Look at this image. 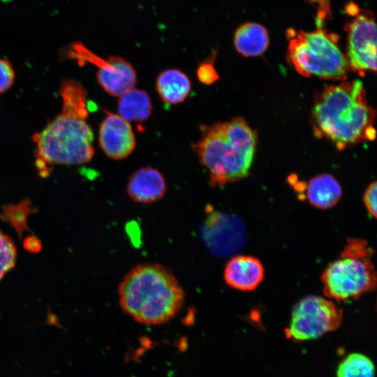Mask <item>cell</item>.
Masks as SVG:
<instances>
[{"label": "cell", "mask_w": 377, "mask_h": 377, "mask_svg": "<svg viewBox=\"0 0 377 377\" xmlns=\"http://www.w3.org/2000/svg\"><path fill=\"white\" fill-rule=\"evenodd\" d=\"M31 211L30 202L22 201L4 207L3 214L4 218L21 233L26 228L27 217Z\"/></svg>", "instance_id": "cell-19"}, {"label": "cell", "mask_w": 377, "mask_h": 377, "mask_svg": "<svg viewBox=\"0 0 377 377\" xmlns=\"http://www.w3.org/2000/svg\"><path fill=\"white\" fill-rule=\"evenodd\" d=\"M223 276L226 283L233 288L244 291L252 290L263 281L264 268L258 258L238 255L228 262Z\"/></svg>", "instance_id": "cell-12"}, {"label": "cell", "mask_w": 377, "mask_h": 377, "mask_svg": "<svg viewBox=\"0 0 377 377\" xmlns=\"http://www.w3.org/2000/svg\"><path fill=\"white\" fill-rule=\"evenodd\" d=\"M118 295L123 311L147 325L168 322L185 301L184 291L173 273L157 263L133 267L120 282Z\"/></svg>", "instance_id": "cell-3"}, {"label": "cell", "mask_w": 377, "mask_h": 377, "mask_svg": "<svg viewBox=\"0 0 377 377\" xmlns=\"http://www.w3.org/2000/svg\"><path fill=\"white\" fill-rule=\"evenodd\" d=\"M24 246L27 249L31 251H36L40 248L39 242L35 237H29L25 240Z\"/></svg>", "instance_id": "cell-24"}, {"label": "cell", "mask_w": 377, "mask_h": 377, "mask_svg": "<svg viewBox=\"0 0 377 377\" xmlns=\"http://www.w3.org/2000/svg\"><path fill=\"white\" fill-rule=\"evenodd\" d=\"M193 146L200 163L207 168L211 186H223L246 177L256 148V132L244 119L203 125Z\"/></svg>", "instance_id": "cell-4"}, {"label": "cell", "mask_w": 377, "mask_h": 377, "mask_svg": "<svg viewBox=\"0 0 377 377\" xmlns=\"http://www.w3.org/2000/svg\"><path fill=\"white\" fill-rule=\"evenodd\" d=\"M15 73L11 64L0 58V94L7 91L13 85Z\"/></svg>", "instance_id": "cell-22"}, {"label": "cell", "mask_w": 377, "mask_h": 377, "mask_svg": "<svg viewBox=\"0 0 377 377\" xmlns=\"http://www.w3.org/2000/svg\"><path fill=\"white\" fill-rule=\"evenodd\" d=\"M376 192L377 184L374 182L368 186L363 198L367 211L374 218H376Z\"/></svg>", "instance_id": "cell-23"}, {"label": "cell", "mask_w": 377, "mask_h": 377, "mask_svg": "<svg viewBox=\"0 0 377 377\" xmlns=\"http://www.w3.org/2000/svg\"><path fill=\"white\" fill-rule=\"evenodd\" d=\"M62 100L59 115L40 132L34 134L36 165L46 177L55 165H80L94 156V133L87 121V95L81 84L66 80L60 86Z\"/></svg>", "instance_id": "cell-1"}, {"label": "cell", "mask_w": 377, "mask_h": 377, "mask_svg": "<svg viewBox=\"0 0 377 377\" xmlns=\"http://www.w3.org/2000/svg\"><path fill=\"white\" fill-rule=\"evenodd\" d=\"M376 112L369 105L360 80L325 87L315 98L311 122L316 137L331 141L339 150L375 138Z\"/></svg>", "instance_id": "cell-2"}, {"label": "cell", "mask_w": 377, "mask_h": 377, "mask_svg": "<svg viewBox=\"0 0 377 377\" xmlns=\"http://www.w3.org/2000/svg\"><path fill=\"white\" fill-rule=\"evenodd\" d=\"M156 88L163 102L177 104L187 98L191 89V83L186 73L178 69L170 68L158 75Z\"/></svg>", "instance_id": "cell-14"}, {"label": "cell", "mask_w": 377, "mask_h": 377, "mask_svg": "<svg viewBox=\"0 0 377 377\" xmlns=\"http://www.w3.org/2000/svg\"><path fill=\"white\" fill-rule=\"evenodd\" d=\"M151 111V99L145 91L132 88L119 96L118 112L128 122L145 121L150 117Z\"/></svg>", "instance_id": "cell-17"}, {"label": "cell", "mask_w": 377, "mask_h": 377, "mask_svg": "<svg viewBox=\"0 0 377 377\" xmlns=\"http://www.w3.org/2000/svg\"><path fill=\"white\" fill-rule=\"evenodd\" d=\"M236 50L244 57L262 54L269 45V35L260 24L247 22L235 31L233 40Z\"/></svg>", "instance_id": "cell-15"}, {"label": "cell", "mask_w": 377, "mask_h": 377, "mask_svg": "<svg viewBox=\"0 0 377 377\" xmlns=\"http://www.w3.org/2000/svg\"><path fill=\"white\" fill-rule=\"evenodd\" d=\"M374 252L364 239H348L339 258L330 264L321 276L325 296L339 302L347 301L374 290Z\"/></svg>", "instance_id": "cell-6"}, {"label": "cell", "mask_w": 377, "mask_h": 377, "mask_svg": "<svg viewBox=\"0 0 377 377\" xmlns=\"http://www.w3.org/2000/svg\"><path fill=\"white\" fill-rule=\"evenodd\" d=\"M374 365L366 355L351 353L339 364L337 377H374Z\"/></svg>", "instance_id": "cell-18"}, {"label": "cell", "mask_w": 377, "mask_h": 377, "mask_svg": "<svg viewBox=\"0 0 377 377\" xmlns=\"http://www.w3.org/2000/svg\"><path fill=\"white\" fill-rule=\"evenodd\" d=\"M290 30L287 57L298 73L333 80L346 77L349 66L337 34L322 27L309 32Z\"/></svg>", "instance_id": "cell-5"}, {"label": "cell", "mask_w": 377, "mask_h": 377, "mask_svg": "<svg viewBox=\"0 0 377 377\" xmlns=\"http://www.w3.org/2000/svg\"><path fill=\"white\" fill-rule=\"evenodd\" d=\"M65 55L96 66L98 82L110 95L119 96L133 88L136 84L137 76L134 68L120 57L112 56L103 59L77 42L68 47Z\"/></svg>", "instance_id": "cell-9"}, {"label": "cell", "mask_w": 377, "mask_h": 377, "mask_svg": "<svg viewBox=\"0 0 377 377\" xmlns=\"http://www.w3.org/2000/svg\"><path fill=\"white\" fill-rule=\"evenodd\" d=\"M359 8L353 3H350L346 8V12L351 15H355L359 12Z\"/></svg>", "instance_id": "cell-25"}, {"label": "cell", "mask_w": 377, "mask_h": 377, "mask_svg": "<svg viewBox=\"0 0 377 377\" xmlns=\"http://www.w3.org/2000/svg\"><path fill=\"white\" fill-rule=\"evenodd\" d=\"M98 140L104 153L114 160L127 157L135 147L134 133L129 122L110 112L100 125Z\"/></svg>", "instance_id": "cell-11"}, {"label": "cell", "mask_w": 377, "mask_h": 377, "mask_svg": "<svg viewBox=\"0 0 377 377\" xmlns=\"http://www.w3.org/2000/svg\"><path fill=\"white\" fill-rule=\"evenodd\" d=\"M216 52V50L214 51L210 57L198 65L196 74L198 80L202 84H212L219 78V75L214 66Z\"/></svg>", "instance_id": "cell-21"}, {"label": "cell", "mask_w": 377, "mask_h": 377, "mask_svg": "<svg viewBox=\"0 0 377 377\" xmlns=\"http://www.w3.org/2000/svg\"><path fill=\"white\" fill-rule=\"evenodd\" d=\"M16 249L13 241L0 231V279L14 266Z\"/></svg>", "instance_id": "cell-20"}, {"label": "cell", "mask_w": 377, "mask_h": 377, "mask_svg": "<svg viewBox=\"0 0 377 377\" xmlns=\"http://www.w3.org/2000/svg\"><path fill=\"white\" fill-rule=\"evenodd\" d=\"M343 318V310L327 298L309 295L294 306L289 334L295 341L315 339L337 330Z\"/></svg>", "instance_id": "cell-7"}, {"label": "cell", "mask_w": 377, "mask_h": 377, "mask_svg": "<svg viewBox=\"0 0 377 377\" xmlns=\"http://www.w3.org/2000/svg\"><path fill=\"white\" fill-rule=\"evenodd\" d=\"M342 195V189L336 179L329 174H321L312 178L306 187L309 202L320 209L334 206Z\"/></svg>", "instance_id": "cell-16"}, {"label": "cell", "mask_w": 377, "mask_h": 377, "mask_svg": "<svg viewBox=\"0 0 377 377\" xmlns=\"http://www.w3.org/2000/svg\"><path fill=\"white\" fill-rule=\"evenodd\" d=\"M207 244L212 250L221 255H229L240 250L246 242V230L242 219L226 213L214 212L208 219Z\"/></svg>", "instance_id": "cell-10"}, {"label": "cell", "mask_w": 377, "mask_h": 377, "mask_svg": "<svg viewBox=\"0 0 377 377\" xmlns=\"http://www.w3.org/2000/svg\"><path fill=\"white\" fill-rule=\"evenodd\" d=\"M346 59L349 69L363 76L376 71V24L372 12L359 11L346 23Z\"/></svg>", "instance_id": "cell-8"}, {"label": "cell", "mask_w": 377, "mask_h": 377, "mask_svg": "<svg viewBox=\"0 0 377 377\" xmlns=\"http://www.w3.org/2000/svg\"><path fill=\"white\" fill-rule=\"evenodd\" d=\"M166 191V184L162 174L150 166L135 171L130 177L126 192L135 202L151 204L161 199Z\"/></svg>", "instance_id": "cell-13"}]
</instances>
